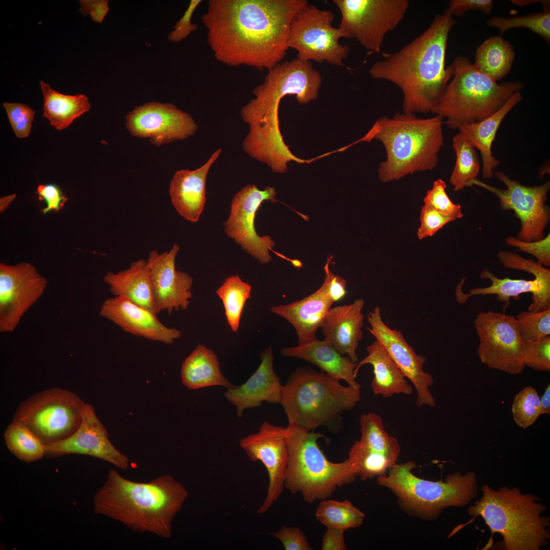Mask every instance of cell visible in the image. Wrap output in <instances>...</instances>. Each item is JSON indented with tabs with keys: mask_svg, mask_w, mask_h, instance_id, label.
I'll return each mask as SVG.
<instances>
[{
	"mask_svg": "<svg viewBox=\"0 0 550 550\" xmlns=\"http://www.w3.org/2000/svg\"><path fill=\"white\" fill-rule=\"evenodd\" d=\"M305 0H209L201 17L215 59L268 71L285 57L290 28Z\"/></svg>",
	"mask_w": 550,
	"mask_h": 550,
	"instance_id": "cell-1",
	"label": "cell"
},
{
	"mask_svg": "<svg viewBox=\"0 0 550 550\" xmlns=\"http://www.w3.org/2000/svg\"><path fill=\"white\" fill-rule=\"evenodd\" d=\"M447 9L436 15L421 35L393 53H383L369 73L376 79L397 86L403 95V112L431 113L453 74L446 67L449 33L455 24Z\"/></svg>",
	"mask_w": 550,
	"mask_h": 550,
	"instance_id": "cell-2",
	"label": "cell"
},
{
	"mask_svg": "<svg viewBox=\"0 0 550 550\" xmlns=\"http://www.w3.org/2000/svg\"><path fill=\"white\" fill-rule=\"evenodd\" d=\"M322 77L311 61L297 58L280 63L268 70L263 82L256 86L251 99L241 109L249 131L242 146L249 155L261 159L281 157L289 151L279 126V107L282 98L294 95L300 104L316 99Z\"/></svg>",
	"mask_w": 550,
	"mask_h": 550,
	"instance_id": "cell-3",
	"label": "cell"
},
{
	"mask_svg": "<svg viewBox=\"0 0 550 550\" xmlns=\"http://www.w3.org/2000/svg\"><path fill=\"white\" fill-rule=\"evenodd\" d=\"M188 497L184 485L170 475L148 482H138L111 469L94 496V511L133 531L168 539L172 535L173 520Z\"/></svg>",
	"mask_w": 550,
	"mask_h": 550,
	"instance_id": "cell-4",
	"label": "cell"
},
{
	"mask_svg": "<svg viewBox=\"0 0 550 550\" xmlns=\"http://www.w3.org/2000/svg\"><path fill=\"white\" fill-rule=\"evenodd\" d=\"M444 119L440 116L421 118L416 114L398 113L381 117L360 142L380 141L386 159L378 169L384 183L398 180L416 172L432 170L437 164L444 144Z\"/></svg>",
	"mask_w": 550,
	"mask_h": 550,
	"instance_id": "cell-5",
	"label": "cell"
},
{
	"mask_svg": "<svg viewBox=\"0 0 550 550\" xmlns=\"http://www.w3.org/2000/svg\"><path fill=\"white\" fill-rule=\"evenodd\" d=\"M482 496L468 508L469 515L482 517L492 533L503 537L506 550H540L550 540V517L536 496L513 487L494 489L488 485Z\"/></svg>",
	"mask_w": 550,
	"mask_h": 550,
	"instance_id": "cell-6",
	"label": "cell"
},
{
	"mask_svg": "<svg viewBox=\"0 0 550 550\" xmlns=\"http://www.w3.org/2000/svg\"><path fill=\"white\" fill-rule=\"evenodd\" d=\"M325 372L300 367L283 385L279 403L288 423L308 430L324 426L329 429L341 414L354 408L361 400L360 389L342 385Z\"/></svg>",
	"mask_w": 550,
	"mask_h": 550,
	"instance_id": "cell-7",
	"label": "cell"
},
{
	"mask_svg": "<svg viewBox=\"0 0 550 550\" xmlns=\"http://www.w3.org/2000/svg\"><path fill=\"white\" fill-rule=\"evenodd\" d=\"M323 437L294 424L286 427L288 458L284 487L292 494L300 493L309 504L329 499L338 487L358 477L355 465L348 458L338 463L327 459L317 442Z\"/></svg>",
	"mask_w": 550,
	"mask_h": 550,
	"instance_id": "cell-8",
	"label": "cell"
},
{
	"mask_svg": "<svg viewBox=\"0 0 550 550\" xmlns=\"http://www.w3.org/2000/svg\"><path fill=\"white\" fill-rule=\"evenodd\" d=\"M451 65L453 76L431 113L445 119L453 130L491 116L524 88L520 81L499 84L464 56L456 57Z\"/></svg>",
	"mask_w": 550,
	"mask_h": 550,
	"instance_id": "cell-9",
	"label": "cell"
},
{
	"mask_svg": "<svg viewBox=\"0 0 550 550\" xmlns=\"http://www.w3.org/2000/svg\"><path fill=\"white\" fill-rule=\"evenodd\" d=\"M416 466L413 461L396 463L388 475L377 478V484L394 493L400 507L409 515L435 520L444 509L463 507L477 494V479L473 472H456L448 475L445 480L434 481L415 475L412 470Z\"/></svg>",
	"mask_w": 550,
	"mask_h": 550,
	"instance_id": "cell-10",
	"label": "cell"
},
{
	"mask_svg": "<svg viewBox=\"0 0 550 550\" xmlns=\"http://www.w3.org/2000/svg\"><path fill=\"white\" fill-rule=\"evenodd\" d=\"M85 404L75 393L52 388L22 401L12 421L26 426L47 445L65 439L76 431Z\"/></svg>",
	"mask_w": 550,
	"mask_h": 550,
	"instance_id": "cell-11",
	"label": "cell"
},
{
	"mask_svg": "<svg viewBox=\"0 0 550 550\" xmlns=\"http://www.w3.org/2000/svg\"><path fill=\"white\" fill-rule=\"evenodd\" d=\"M343 38L354 39L369 54L379 53L387 34L403 19L407 0H334Z\"/></svg>",
	"mask_w": 550,
	"mask_h": 550,
	"instance_id": "cell-12",
	"label": "cell"
},
{
	"mask_svg": "<svg viewBox=\"0 0 550 550\" xmlns=\"http://www.w3.org/2000/svg\"><path fill=\"white\" fill-rule=\"evenodd\" d=\"M333 19L331 11L308 3L298 11L291 22L288 42L289 48L297 51V59L344 65L349 48L340 43L343 35L333 26Z\"/></svg>",
	"mask_w": 550,
	"mask_h": 550,
	"instance_id": "cell-13",
	"label": "cell"
},
{
	"mask_svg": "<svg viewBox=\"0 0 550 550\" xmlns=\"http://www.w3.org/2000/svg\"><path fill=\"white\" fill-rule=\"evenodd\" d=\"M474 326L479 341L478 354L483 364L510 374L522 371L525 367L521 353L522 339L514 316L482 311L477 315Z\"/></svg>",
	"mask_w": 550,
	"mask_h": 550,
	"instance_id": "cell-14",
	"label": "cell"
},
{
	"mask_svg": "<svg viewBox=\"0 0 550 550\" xmlns=\"http://www.w3.org/2000/svg\"><path fill=\"white\" fill-rule=\"evenodd\" d=\"M494 173L496 177L506 185V189L494 187L477 179L471 181L468 186L475 185L489 191L498 197L502 209L514 211L521 222L518 239L532 241L542 239L549 218V208L546 204L549 180L540 185L527 186L511 179L502 172L495 171Z\"/></svg>",
	"mask_w": 550,
	"mask_h": 550,
	"instance_id": "cell-15",
	"label": "cell"
},
{
	"mask_svg": "<svg viewBox=\"0 0 550 550\" xmlns=\"http://www.w3.org/2000/svg\"><path fill=\"white\" fill-rule=\"evenodd\" d=\"M47 280L32 264H0V332H13L43 295Z\"/></svg>",
	"mask_w": 550,
	"mask_h": 550,
	"instance_id": "cell-16",
	"label": "cell"
},
{
	"mask_svg": "<svg viewBox=\"0 0 550 550\" xmlns=\"http://www.w3.org/2000/svg\"><path fill=\"white\" fill-rule=\"evenodd\" d=\"M273 187L260 190L255 185L248 184L238 191L231 203V214L224 224L226 234L261 263L270 261L269 250L274 242L269 236H260L255 229L257 211L263 201L276 203Z\"/></svg>",
	"mask_w": 550,
	"mask_h": 550,
	"instance_id": "cell-17",
	"label": "cell"
},
{
	"mask_svg": "<svg viewBox=\"0 0 550 550\" xmlns=\"http://www.w3.org/2000/svg\"><path fill=\"white\" fill-rule=\"evenodd\" d=\"M241 448L253 462L261 461L266 468L269 479L267 493L257 510L267 512L283 493L288 452L286 427L263 422L259 431L241 438Z\"/></svg>",
	"mask_w": 550,
	"mask_h": 550,
	"instance_id": "cell-18",
	"label": "cell"
},
{
	"mask_svg": "<svg viewBox=\"0 0 550 550\" xmlns=\"http://www.w3.org/2000/svg\"><path fill=\"white\" fill-rule=\"evenodd\" d=\"M367 320L369 332L384 347L391 358L417 391L416 404L419 407L436 406L435 400L429 388L434 379L431 374L423 369L426 358L418 354L406 341L401 332L392 329L382 320L378 306L369 312Z\"/></svg>",
	"mask_w": 550,
	"mask_h": 550,
	"instance_id": "cell-19",
	"label": "cell"
},
{
	"mask_svg": "<svg viewBox=\"0 0 550 550\" xmlns=\"http://www.w3.org/2000/svg\"><path fill=\"white\" fill-rule=\"evenodd\" d=\"M126 124L132 135L149 138L156 146L184 140L198 129L188 113L172 104L154 101L136 106L129 112Z\"/></svg>",
	"mask_w": 550,
	"mask_h": 550,
	"instance_id": "cell-20",
	"label": "cell"
},
{
	"mask_svg": "<svg viewBox=\"0 0 550 550\" xmlns=\"http://www.w3.org/2000/svg\"><path fill=\"white\" fill-rule=\"evenodd\" d=\"M45 456L50 458L77 454L102 459L122 470L129 466L128 457L111 442L107 430L89 403L84 405L76 431L65 439L45 445Z\"/></svg>",
	"mask_w": 550,
	"mask_h": 550,
	"instance_id": "cell-21",
	"label": "cell"
},
{
	"mask_svg": "<svg viewBox=\"0 0 550 550\" xmlns=\"http://www.w3.org/2000/svg\"><path fill=\"white\" fill-rule=\"evenodd\" d=\"M179 250L178 245L175 244L169 251L161 254L153 250L147 260L153 300L158 313L164 311L171 314L174 311L186 310L192 297V278L176 269Z\"/></svg>",
	"mask_w": 550,
	"mask_h": 550,
	"instance_id": "cell-22",
	"label": "cell"
},
{
	"mask_svg": "<svg viewBox=\"0 0 550 550\" xmlns=\"http://www.w3.org/2000/svg\"><path fill=\"white\" fill-rule=\"evenodd\" d=\"M99 314L127 333L152 341L170 344L182 336L180 330L162 324L157 314L122 296L105 300Z\"/></svg>",
	"mask_w": 550,
	"mask_h": 550,
	"instance_id": "cell-23",
	"label": "cell"
},
{
	"mask_svg": "<svg viewBox=\"0 0 550 550\" xmlns=\"http://www.w3.org/2000/svg\"><path fill=\"white\" fill-rule=\"evenodd\" d=\"M260 364L243 384L227 388L226 399L236 408L239 418L246 409L260 406L263 402L279 403L283 385L273 369L271 347L260 353Z\"/></svg>",
	"mask_w": 550,
	"mask_h": 550,
	"instance_id": "cell-24",
	"label": "cell"
},
{
	"mask_svg": "<svg viewBox=\"0 0 550 550\" xmlns=\"http://www.w3.org/2000/svg\"><path fill=\"white\" fill-rule=\"evenodd\" d=\"M334 302L329 280L325 275L324 283L314 293L288 305L273 306L270 310L294 327L298 345H302L316 339V332Z\"/></svg>",
	"mask_w": 550,
	"mask_h": 550,
	"instance_id": "cell-25",
	"label": "cell"
},
{
	"mask_svg": "<svg viewBox=\"0 0 550 550\" xmlns=\"http://www.w3.org/2000/svg\"><path fill=\"white\" fill-rule=\"evenodd\" d=\"M364 306V300L358 298L352 304L331 308L320 327L325 340L355 363L359 362L356 351L363 336Z\"/></svg>",
	"mask_w": 550,
	"mask_h": 550,
	"instance_id": "cell-26",
	"label": "cell"
},
{
	"mask_svg": "<svg viewBox=\"0 0 550 550\" xmlns=\"http://www.w3.org/2000/svg\"><path fill=\"white\" fill-rule=\"evenodd\" d=\"M483 279H488L491 285L487 287L476 288L471 289L469 293L462 292L461 287L465 278L458 285L456 290L457 300L464 304L473 295H486L496 294L498 300L504 302L506 305L509 299L513 297L519 298V295L524 293L532 294V302L528 308V311L538 312L550 309V282L535 278L533 280L524 279H512L508 277L500 279L487 270H484L480 274Z\"/></svg>",
	"mask_w": 550,
	"mask_h": 550,
	"instance_id": "cell-27",
	"label": "cell"
},
{
	"mask_svg": "<svg viewBox=\"0 0 550 550\" xmlns=\"http://www.w3.org/2000/svg\"><path fill=\"white\" fill-rule=\"evenodd\" d=\"M221 151L216 150L200 168L178 170L174 175L169 189L171 202L177 212L188 221L196 223L199 220L206 202V177Z\"/></svg>",
	"mask_w": 550,
	"mask_h": 550,
	"instance_id": "cell-28",
	"label": "cell"
},
{
	"mask_svg": "<svg viewBox=\"0 0 550 550\" xmlns=\"http://www.w3.org/2000/svg\"><path fill=\"white\" fill-rule=\"evenodd\" d=\"M281 353L284 356L308 362L330 376L343 380L348 386L361 389L354 373L357 363L348 355H341L325 339H316L304 344L284 347L281 349Z\"/></svg>",
	"mask_w": 550,
	"mask_h": 550,
	"instance_id": "cell-29",
	"label": "cell"
},
{
	"mask_svg": "<svg viewBox=\"0 0 550 550\" xmlns=\"http://www.w3.org/2000/svg\"><path fill=\"white\" fill-rule=\"evenodd\" d=\"M367 355L357 363L354 373L357 376L361 367L372 366L374 377L371 387L373 393L388 398L394 394L410 395L414 387L391 358L383 345L377 340L367 347Z\"/></svg>",
	"mask_w": 550,
	"mask_h": 550,
	"instance_id": "cell-30",
	"label": "cell"
},
{
	"mask_svg": "<svg viewBox=\"0 0 550 550\" xmlns=\"http://www.w3.org/2000/svg\"><path fill=\"white\" fill-rule=\"evenodd\" d=\"M521 100L520 91H518L491 116L479 122L462 125L457 129L479 150L483 164L482 176L484 179L491 178L494 170L500 164L492 152V144L498 130L506 116Z\"/></svg>",
	"mask_w": 550,
	"mask_h": 550,
	"instance_id": "cell-31",
	"label": "cell"
},
{
	"mask_svg": "<svg viewBox=\"0 0 550 550\" xmlns=\"http://www.w3.org/2000/svg\"><path fill=\"white\" fill-rule=\"evenodd\" d=\"M103 280L115 296H122L158 314L153 300L147 261L140 259L132 262L130 267L124 270L107 272Z\"/></svg>",
	"mask_w": 550,
	"mask_h": 550,
	"instance_id": "cell-32",
	"label": "cell"
},
{
	"mask_svg": "<svg viewBox=\"0 0 550 550\" xmlns=\"http://www.w3.org/2000/svg\"><path fill=\"white\" fill-rule=\"evenodd\" d=\"M181 378L183 384L190 390L216 386L227 389L234 386L222 374L214 352L201 344L183 362Z\"/></svg>",
	"mask_w": 550,
	"mask_h": 550,
	"instance_id": "cell-33",
	"label": "cell"
},
{
	"mask_svg": "<svg viewBox=\"0 0 550 550\" xmlns=\"http://www.w3.org/2000/svg\"><path fill=\"white\" fill-rule=\"evenodd\" d=\"M40 84L43 96V116L57 130L67 128L91 108L88 98L84 94L65 95L53 90L42 80Z\"/></svg>",
	"mask_w": 550,
	"mask_h": 550,
	"instance_id": "cell-34",
	"label": "cell"
},
{
	"mask_svg": "<svg viewBox=\"0 0 550 550\" xmlns=\"http://www.w3.org/2000/svg\"><path fill=\"white\" fill-rule=\"evenodd\" d=\"M514 59L512 45L501 36L489 37L477 48L474 66L497 81L510 71Z\"/></svg>",
	"mask_w": 550,
	"mask_h": 550,
	"instance_id": "cell-35",
	"label": "cell"
},
{
	"mask_svg": "<svg viewBox=\"0 0 550 550\" xmlns=\"http://www.w3.org/2000/svg\"><path fill=\"white\" fill-rule=\"evenodd\" d=\"M452 146L456 162L450 181L454 190L459 191L477 179L481 167L476 148L463 134L459 132L453 137Z\"/></svg>",
	"mask_w": 550,
	"mask_h": 550,
	"instance_id": "cell-36",
	"label": "cell"
},
{
	"mask_svg": "<svg viewBox=\"0 0 550 550\" xmlns=\"http://www.w3.org/2000/svg\"><path fill=\"white\" fill-rule=\"evenodd\" d=\"M8 450L18 459L30 463L45 456V445L29 428L14 421L7 427L4 434Z\"/></svg>",
	"mask_w": 550,
	"mask_h": 550,
	"instance_id": "cell-37",
	"label": "cell"
},
{
	"mask_svg": "<svg viewBox=\"0 0 550 550\" xmlns=\"http://www.w3.org/2000/svg\"><path fill=\"white\" fill-rule=\"evenodd\" d=\"M360 443L374 451L398 459L401 448L397 439L386 430L382 418L375 413L363 414L359 421Z\"/></svg>",
	"mask_w": 550,
	"mask_h": 550,
	"instance_id": "cell-38",
	"label": "cell"
},
{
	"mask_svg": "<svg viewBox=\"0 0 550 550\" xmlns=\"http://www.w3.org/2000/svg\"><path fill=\"white\" fill-rule=\"evenodd\" d=\"M317 519L326 528L345 530L356 528L363 523L365 514L348 500L321 501L315 512Z\"/></svg>",
	"mask_w": 550,
	"mask_h": 550,
	"instance_id": "cell-39",
	"label": "cell"
},
{
	"mask_svg": "<svg viewBox=\"0 0 550 550\" xmlns=\"http://www.w3.org/2000/svg\"><path fill=\"white\" fill-rule=\"evenodd\" d=\"M252 286L238 275L227 278L216 290L222 299L228 324L231 330L237 332L245 302L251 296Z\"/></svg>",
	"mask_w": 550,
	"mask_h": 550,
	"instance_id": "cell-40",
	"label": "cell"
},
{
	"mask_svg": "<svg viewBox=\"0 0 550 550\" xmlns=\"http://www.w3.org/2000/svg\"><path fill=\"white\" fill-rule=\"evenodd\" d=\"M348 459L355 465L363 481L383 476L398 459L374 451L356 441L351 447Z\"/></svg>",
	"mask_w": 550,
	"mask_h": 550,
	"instance_id": "cell-41",
	"label": "cell"
},
{
	"mask_svg": "<svg viewBox=\"0 0 550 550\" xmlns=\"http://www.w3.org/2000/svg\"><path fill=\"white\" fill-rule=\"evenodd\" d=\"M486 23L490 27L498 28L501 36L509 29L524 28L538 35L547 43L550 42L549 11L510 18L494 16L488 19Z\"/></svg>",
	"mask_w": 550,
	"mask_h": 550,
	"instance_id": "cell-42",
	"label": "cell"
},
{
	"mask_svg": "<svg viewBox=\"0 0 550 550\" xmlns=\"http://www.w3.org/2000/svg\"><path fill=\"white\" fill-rule=\"evenodd\" d=\"M511 411L518 426L526 429L533 425L541 415L540 397L536 390L527 386L519 391L513 399Z\"/></svg>",
	"mask_w": 550,
	"mask_h": 550,
	"instance_id": "cell-43",
	"label": "cell"
},
{
	"mask_svg": "<svg viewBox=\"0 0 550 550\" xmlns=\"http://www.w3.org/2000/svg\"><path fill=\"white\" fill-rule=\"evenodd\" d=\"M522 340H538L550 335V309L538 312L522 311L515 317Z\"/></svg>",
	"mask_w": 550,
	"mask_h": 550,
	"instance_id": "cell-44",
	"label": "cell"
},
{
	"mask_svg": "<svg viewBox=\"0 0 550 550\" xmlns=\"http://www.w3.org/2000/svg\"><path fill=\"white\" fill-rule=\"evenodd\" d=\"M523 363L538 371H550V337L538 340H522Z\"/></svg>",
	"mask_w": 550,
	"mask_h": 550,
	"instance_id": "cell-45",
	"label": "cell"
},
{
	"mask_svg": "<svg viewBox=\"0 0 550 550\" xmlns=\"http://www.w3.org/2000/svg\"><path fill=\"white\" fill-rule=\"evenodd\" d=\"M446 182L441 179L435 180L424 199L425 205L455 220L463 216L461 206L453 203L448 197Z\"/></svg>",
	"mask_w": 550,
	"mask_h": 550,
	"instance_id": "cell-46",
	"label": "cell"
},
{
	"mask_svg": "<svg viewBox=\"0 0 550 550\" xmlns=\"http://www.w3.org/2000/svg\"><path fill=\"white\" fill-rule=\"evenodd\" d=\"M10 123L16 136L24 138L31 133L35 112L28 105L20 103H4Z\"/></svg>",
	"mask_w": 550,
	"mask_h": 550,
	"instance_id": "cell-47",
	"label": "cell"
},
{
	"mask_svg": "<svg viewBox=\"0 0 550 550\" xmlns=\"http://www.w3.org/2000/svg\"><path fill=\"white\" fill-rule=\"evenodd\" d=\"M420 219L417 236L420 240L432 236L446 224L455 221L425 205L421 208Z\"/></svg>",
	"mask_w": 550,
	"mask_h": 550,
	"instance_id": "cell-48",
	"label": "cell"
},
{
	"mask_svg": "<svg viewBox=\"0 0 550 550\" xmlns=\"http://www.w3.org/2000/svg\"><path fill=\"white\" fill-rule=\"evenodd\" d=\"M506 243L516 247L521 251L529 253L536 257L538 262L542 266L550 265V234L542 239L536 241H522L510 236L506 240Z\"/></svg>",
	"mask_w": 550,
	"mask_h": 550,
	"instance_id": "cell-49",
	"label": "cell"
},
{
	"mask_svg": "<svg viewBox=\"0 0 550 550\" xmlns=\"http://www.w3.org/2000/svg\"><path fill=\"white\" fill-rule=\"evenodd\" d=\"M269 534L279 540L286 550L313 549L306 535L299 528L284 525Z\"/></svg>",
	"mask_w": 550,
	"mask_h": 550,
	"instance_id": "cell-50",
	"label": "cell"
},
{
	"mask_svg": "<svg viewBox=\"0 0 550 550\" xmlns=\"http://www.w3.org/2000/svg\"><path fill=\"white\" fill-rule=\"evenodd\" d=\"M201 2V0L190 1L183 15L174 26V30L169 34L168 38L170 41L179 43L197 30V24L192 23L191 20L194 12Z\"/></svg>",
	"mask_w": 550,
	"mask_h": 550,
	"instance_id": "cell-51",
	"label": "cell"
},
{
	"mask_svg": "<svg viewBox=\"0 0 550 550\" xmlns=\"http://www.w3.org/2000/svg\"><path fill=\"white\" fill-rule=\"evenodd\" d=\"M37 194L40 200H44L46 203V206L42 210L44 214L52 210L59 211L67 200L60 187L54 184L39 185Z\"/></svg>",
	"mask_w": 550,
	"mask_h": 550,
	"instance_id": "cell-52",
	"label": "cell"
},
{
	"mask_svg": "<svg viewBox=\"0 0 550 550\" xmlns=\"http://www.w3.org/2000/svg\"><path fill=\"white\" fill-rule=\"evenodd\" d=\"M493 8L492 0H451L448 9L452 15L461 16L469 10H480L490 15Z\"/></svg>",
	"mask_w": 550,
	"mask_h": 550,
	"instance_id": "cell-53",
	"label": "cell"
},
{
	"mask_svg": "<svg viewBox=\"0 0 550 550\" xmlns=\"http://www.w3.org/2000/svg\"><path fill=\"white\" fill-rule=\"evenodd\" d=\"M79 2V12L84 16L90 14L96 22L101 23L109 10L107 0H80Z\"/></svg>",
	"mask_w": 550,
	"mask_h": 550,
	"instance_id": "cell-54",
	"label": "cell"
},
{
	"mask_svg": "<svg viewBox=\"0 0 550 550\" xmlns=\"http://www.w3.org/2000/svg\"><path fill=\"white\" fill-rule=\"evenodd\" d=\"M344 531L332 528H327L322 538V550H346Z\"/></svg>",
	"mask_w": 550,
	"mask_h": 550,
	"instance_id": "cell-55",
	"label": "cell"
},
{
	"mask_svg": "<svg viewBox=\"0 0 550 550\" xmlns=\"http://www.w3.org/2000/svg\"><path fill=\"white\" fill-rule=\"evenodd\" d=\"M541 415H550V384L546 387L544 394L540 398Z\"/></svg>",
	"mask_w": 550,
	"mask_h": 550,
	"instance_id": "cell-56",
	"label": "cell"
},
{
	"mask_svg": "<svg viewBox=\"0 0 550 550\" xmlns=\"http://www.w3.org/2000/svg\"><path fill=\"white\" fill-rule=\"evenodd\" d=\"M511 3L518 6L530 5L534 3H541L544 11H549V1L541 0H512Z\"/></svg>",
	"mask_w": 550,
	"mask_h": 550,
	"instance_id": "cell-57",
	"label": "cell"
},
{
	"mask_svg": "<svg viewBox=\"0 0 550 550\" xmlns=\"http://www.w3.org/2000/svg\"><path fill=\"white\" fill-rule=\"evenodd\" d=\"M16 194H14L9 196L4 197L0 199V211H4L15 199Z\"/></svg>",
	"mask_w": 550,
	"mask_h": 550,
	"instance_id": "cell-58",
	"label": "cell"
}]
</instances>
